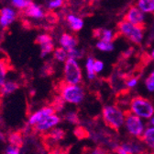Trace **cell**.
<instances>
[{
  "mask_svg": "<svg viewBox=\"0 0 154 154\" xmlns=\"http://www.w3.org/2000/svg\"><path fill=\"white\" fill-rule=\"evenodd\" d=\"M17 17V12L8 7L3 8L0 10V26L6 28L8 27L15 20Z\"/></svg>",
  "mask_w": 154,
  "mask_h": 154,
  "instance_id": "9c48e42d",
  "label": "cell"
},
{
  "mask_svg": "<svg viewBox=\"0 0 154 154\" xmlns=\"http://www.w3.org/2000/svg\"><path fill=\"white\" fill-rule=\"evenodd\" d=\"M96 47H97L99 50L101 51H105V52H109V51H113L114 50V45L112 43H104V42H99L96 44Z\"/></svg>",
  "mask_w": 154,
  "mask_h": 154,
  "instance_id": "f546056e",
  "label": "cell"
},
{
  "mask_svg": "<svg viewBox=\"0 0 154 154\" xmlns=\"http://www.w3.org/2000/svg\"><path fill=\"white\" fill-rule=\"evenodd\" d=\"M67 54H68V57L69 58H72V59H80L83 57V54L84 53L78 49H71V50H68L67 51Z\"/></svg>",
  "mask_w": 154,
  "mask_h": 154,
  "instance_id": "83f0119b",
  "label": "cell"
},
{
  "mask_svg": "<svg viewBox=\"0 0 154 154\" xmlns=\"http://www.w3.org/2000/svg\"><path fill=\"white\" fill-rule=\"evenodd\" d=\"M90 154H110V152L103 146H97L94 149H90Z\"/></svg>",
  "mask_w": 154,
  "mask_h": 154,
  "instance_id": "4dcf8cb0",
  "label": "cell"
},
{
  "mask_svg": "<svg viewBox=\"0 0 154 154\" xmlns=\"http://www.w3.org/2000/svg\"><path fill=\"white\" fill-rule=\"evenodd\" d=\"M53 56H54V58L57 61H60V62H66V60L68 59L67 51L64 48H63V47H58V48H56L54 50Z\"/></svg>",
  "mask_w": 154,
  "mask_h": 154,
  "instance_id": "ffe728a7",
  "label": "cell"
},
{
  "mask_svg": "<svg viewBox=\"0 0 154 154\" xmlns=\"http://www.w3.org/2000/svg\"><path fill=\"white\" fill-rule=\"evenodd\" d=\"M113 151H114L115 153H117V154H133V153H131L130 151H128L127 149H125L122 145H121V146H119V145L114 146Z\"/></svg>",
  "mask_w": 154,
  "mask_h": 154,
  "instance_id": "836d02e7",
  "label": "cell"
},
{
  "mask_svg": "<svg viewBox=\"0 0 154 154\" xmlns=\"http://www.w3.org/2000/svg\"><path fill=\"white\" fill-rule=\"evenodd\" d=\"M8 141L11 146L17 147V148H21L23 146V139L22 135L20 132H13L8 136Z\"/></svg>",
  "mask_w": 154,
  "mask_h": 154,
  "instance_id": "9a60e30c",
  "label": "cell"
},
{
  "mask_svg": "<svg viewBox=\"0 0 154 154\" xmlns=\"http://www.w3.org/2000/svg\"><path fill=\"white\" fill-rule=\"evenodd\" d=\"M73 134L74 136L78 139H86L90 138V133L88 131L87 128H85V126H76L73 130Z\"/></svg>",
  "mask_w": 154,
  "mask_h": 154,
  "instance_id": "ac0fdd59",
  "label": "cell"
},
{
  "mask_svg": "<svg viewBox=\"0 0 154 154\" xmlns=\"http://www.w3.org/2000/svg\"><path fill=\"white\" fill-rule=\"evenodd\" d=\"M93 37L99 39L100 42L104 43H112L114 42V34L112 31L102 29V28H96L93 30Z\"/></svg>",
  "mask_w": 154,
  "mask_h": 154,
  "instance_id": "30bf717a",
  "label": "cell"
},
{
  "mask_svg": "<svg viewBox=\"0 0 154 154\" xmlns=\"http://www.w3.org/2000/svg\"><path fill=\"white\" fill-rule=\"evenodd\" d=\"M146 23L134 26L127 21H119L117 24V32L125 36L130 42L140 45L143 39V31L146 30Z\"/></svg>",
  "mask_w": 154,
  "mask_h": 154,
  "instance_id": "6da1fadb",
  "label": "cell"
},
{
  "mask_svg": "<svg viewBox=\"0 0 154 154\" xmlns=\"http://www.w3.org/2000/svg\"><path fill=\"white\" fill-rule=\"evenodd\" d=\"M35 42L38 44L43 45V44H46L52 43V37L51 35H49V34H40V35L37 36Z\"/></svg>",
  "mask_w": 154,
  "mask_h": 154,
  "instance_id": "d4e9b609",
  "label": "cell"
},
{
  "mask_svg": "<svg viewBox=\"0 0 154 154\" xmlns=\"http://www.w3.org/2000/svg\"><path fill=\"white\" fill-rule=\"evenodd\" d=\"M151 58H152V60H154V50L151 53Z\"/></svg>",
  "mask_w": 154,
  "mask_h": 154,
  "instance_id": "74e56055",
  "label": "cell"
},
{
  "mask_svg": "<svg viewBox=\"0 0 154 154\" xmlns=\"http://www.w3.org/2000/svg\"><path fill=\"white\" fill-rule=\"evenodd\" d=\"M6 140V137H5V135L0 131V141H5Z\"/></svg>",
  "mask_w": 154,
  "mask_h": 154,
  "instance_id": "8d00e7d4",
  "label": "cell"
},
{
  "mask_svg": "<svg viewBox=\"0 0 154 154\" xmlns=\"http://www.w3.org/2000/svg\"><path fill=\"white\" fill-rule=\"evenodd\" d=\"M104 67V64L103 62H101L100 60H94V73H98L100 72Z\"/></svg>",
  "mask_w": 154,
  "mask_h": 154,
  "instance_id": "e575fe53",
  "label": "cell"
},
{
  "mask_svg": "<svg viewBox=\"0 0 154 154\" xmlns=\"http://www.w3.org/2000/svg\"><path fill=\"white\" fill-rule=\"evenodd\" d=\"M48 136L53 140V141H59L62 140L65 138L66 136V133L63 129L62 128H52L50 132V134Z\"/></svg>",
  "mask_w": 154,
  "mask_h": 154,
  "instance_id": "e0dca14e",
  "label": "cell"
},
{
  "mask_svg": "<svg viewBox=\"0 0 154 154\" xmlns=\"http://www.w3.org/2000/svg\"><path fill=\"white\" fill-rule=\"evenodd\" d=\"M150 154H154V149H153V150L151 151V153H150Z\"/></svg>",
  "mask_w": 154,
  "mask_h": 154,
  "instance_id": "f35d334b",
  "label": "cell"
},
{
  "mask_svg": "<svg viewBox=\"0 0 154 154\" xmlns=\"http://www.w3.org/2000/svg\"><path fill=\"white\" fill-rule=\"evenodd\" d=\"M63 4H64V1H63V0H52V1H50L48 3V8L49 9L58 8L62 7Z\"/></svg>",
  "mask_w": 154,
  "mask_h": 154,
  "instance_id": "1f68e13d",
  "label": "cell"
},
{
  "mask_svg": "<svg viewBox=\"0 0 154 154\" xmlns=\"http://www.w3.org/2000/svg\"><path fill=\"white\" fill-rule=\"evenodd\" d=\"M8 72V65L5 61L0 60V90L6 83V77Z\"/></svg>",
  "mask_w": 154,
  "mask_h": 154,
  "instance_id": "44dd1931",
  "label": "cell"
},
{
  "mask_svg": "<svg viewBox=\"0 0 154 154\" xmlns=\"http://www.w3.org/2000/svg\"><path fill=\"white\" fill-rule=\"evenodd\" d=\"M6 154H20L19 149L14 146H8L6 149Z\"/></svg>",
  "mask_w": 154,
  "mask_h": 154,
  "instance_id": "d590c367",
  "label": "cell"
},
{
  "mask_svg": "<svg viewBox=\"0 0 154 154\" xmlns=\"http://www.w3.org/2000/svg\"><path fill=\"white\" fill-rule=\"evenodd\" d=\"M24 15L33 18H42L45 16V13L42 8L40 5L32 3L28 8L24 10Z\"/></svg>",
  "mask_w": 154,
  "mask_h": 154,
  "instance_id": "7c38bea8",
  "label": "cell"
},
{
  "mask_svg": "<svg viewBox=\"0 0 154 154\" xmlns=\"http://www.w3.org/2000/svg\"><path fill=\"white\" fill-rule=\"evenodd\" d=\"M143 154H150V153H149V152L147 151V152H145V153H143Z\"/></svg>",
  "mask_w": 154,
  "mask_h": 154,
  "instance_id": "ab89813d",
  "label": "cell"
},
{
  "mask_svg": "<svg viewBox=\"0 0 154 154\" xmlns=\"http://www.w3.org/2000/svg\"><path fill=\"white\" fill-rule=\"evenodd\" d=\"M53 50H54L53 43H50V44H46L41 45V56L42 57H45L47 54H51Z\"/></svg>",
  "mask_w": 154,
  "mask_h": 154,
  "instance_id": "4316f807",
  "label": "cell"
},
{
  "mask_svg": "<svg viewBox=\"0 0 154 154\" xmlns=\"http://www.w3.org/2000/svg\"><path fill=\"white\" fill-rule=\"evenodd\" d=\"M64 119L67 122H69V123H71L72 125L73 124L74 125H78L81 122V120L79 118V115L77 114V113H75V112H68V113H66L65 115H64Z\"/></svg>",
  "mask_w": 154,
  "mask_h": 154,
  "instance_id": "603a6c76",
  "label": "cell"
},
{
  "mask_svg": "<svg viewBox=\"0 0 154 154\" xmlns=\"http://www.w3.org/2000/svg\"><path fill=\"white\" fill-rule=\"evenodd\" d=\"M145 84L147 89L149 91H154V71H152L145 80Z\"/></svg>",
  "mask_w": 154,
  "mask_h": 154,
  "instance_id": "f1b7e54d",
  "label": "cell"
},
{
  "mask_svg": "<svg viewBox=\"0 0 154 154\" xmlns=\"http://www.w3.org/2000/svg\"><path fill=\"white\" fill-rule=\"evenodd\" d=\"M60 44H62L63 48L68 51L75 48V46L78 44V39L69 33H63L60 38Z\"/></svg>",
  "mask_w": 154,
  "mask_h": 154,
  "instance_id": "8fae6325",
  "label": "cell"
},
{
  "mask_svg": "<svg viewBox=\"0 0 154 154\" xmlns=\"http://www.w3.org/2000/svg\"><path fill=\"white\" fill-rule=\"evenodd\" d=\"M67 22L69 23L71 29L73 31H79L82 30L84 26V21L82 18H77L74 15H68L67 16Z\"/></svg>",
  "mask_w": 154,
  "mask_h": 154,
  "instance_id": "4fadbf2b",
  "label": "cell"
},
{
  "mask_svg": "<svg viewBox=\"0 0 154 154\" xmlns=\"http://www.w3.org/2000/svg\"><path fill=\"white\" fill-rule=\"evenodd\" d=\"M138 7L142 12L154 11V0H140L138 2Z\"/></svg>",
  "mask_w": 154,
  "mask_h": 154,
  "instance_id": "d6986e66",
  "label": "cell"
},
{
  "mask_svg": "<svg viewBox=\"0 0 154 154\" xmlns=\"http://www.w3.org/2000/svg\"><path fill=\"white\" fill-rule=\"evenodd\" d=\"M124 21H127L128 23H132V25L137 26V25H141L144 22V15L143 13L136 7H130L127 13H125L123 17Z\"/></svg>",
  "mask_w": 154,
  "mask_h": 154,
  "instance_id": "52a82bcc",
  "label": "cell"
},
{
  "mask_svg": "<svg viewBox=\"0 0 154 154\" xmlns=\"http://www.w3.org/2000/svg\"><path fill=\"white\" fill-rule=\"evenodd\" d=\"M33 2L30 0H12L11 4L14 8L18 9H26L28 8Z\"/></svg>",
  "mask_w": 154,
  "mask_h": 154,
  "instance_id": "7402d4cb",
  "label": "cell"
},
{
  "mask_svg": "<svg viewBox=\"0 0 154 154\" xmlns=\"http://www.w3.org/2000/svg\"><path fill=\"white\" fill-rule=\"evenodd\" d=\"M102 115L104 124L110 129L119 133L124 123V115L120 109L114 105L104 106L102 110Z\"/></svg>",
  "mask_w": 154,
  "mask_h": 154,
  "instance_id": "7a4b0ae2",
  "label": "cell"
},
{
  "mask_svg": "<svg viewBox=\"0 0 154 154\" xmlns=\"http://www.w3.org/2000/svg\"><path fill=\"white\" fill-rule=\"evenodd\" d=\"M94 60L92 57H89L86 62V70H87V76L90 80H94L95 77V73L94 71Z\"/></svg>",
  "mask_w": 154,
  "mask_h": 154,
  "instance_id": "484cf974",
  "label": "cell"
},
{
  "mask_svg": "<svg viewBox=\"0 0 154 154\" xmlns=\"http://www.w3.org/2000/svg\"><path fill=\"white\" fill-rule=\"evenodd\" d=\"M139 139L147 144L149 148L154 149V128L148 127Z\"/></svg>",
  "mask_w": 154,
  "mask_h": 154,
  "instance_id": "5bb4252c",
  "label": "cell"
},
{
  "mask_svg": "<svg viewBox=\"0 0 154 154\" xmlns=\"http://www.w3.org/2000/svg\"><path fill=\"white\" fill-rule=\"evenodd\" d=\"M64 81L70 85H77L82 81V69L74 59L68 58L63 69Z\"/></svg>",
  "mask_w": 154,
  "mask_h": 154,
  "instance_id": "5b68a950",
  "label": "cell"
},
{
  "mask_svg": "<svg viewBox=\"0 0 154 154\" xmlns=\"http://www.w3.org/2000/svg\"><path fill=\"white\" fill-rule=\"evenodd\" d=\"M126 120V126L132 136L140 139L142 136L143 132V124L139 116L132 114L130 110H125L123 113Z\"/></svg>",
  "mask_w": 154,
  "mask_h": 154,
  "instance_id": "8992f818",
  "label": "cell"
},
{
  "mask_svg": "<svg viewBox=\"0 0 154 154\" xmlns=\"http://www.w3.org/2000/svg\"><path fill=\"white\" fill-rule=\"evenodd\" d=\"M46 18L50 23H57L58 21H59V16L55 12H49L46 15Z\"/></svg>",
  "mask_w": 154,
  "mask_h": 154,
  "instance_id": "d6a6232c",
  "label": "cell"
},
{
  "mask_svg": "<svg viewBox=\"0 0 154 154\" xmlns=\"http://www.w3.org/2000/svg\"><path fill=\"white\" fill-rule=\"evenodd\" d=\"M42 118H44V116H43V114H42L41 110L38 111V112H35L34 113H32L30 115L29 118V125L34 126L35 125H37L38 122H40Z\"/></svg>",
  "mask_w": 154,
  "mask_h": 154,
  "instance_id": "cb8c5ba5",
  "label": "cell"
},
{
  "mask_svg": "<svg viewBox=\"0 0 154 154\" xmlns=\"http://www.w3.org/2000/svg\"><path fill=\"white\" fill-rule=\"evenodd\" d=\"M60 121H61L60 117L57 116L56 114L50 115V116H46V117L42 118L37 125H35L34 129L38 132H44V131L55 126L57 124L60 123Z\"/></svg>",
  "mask_w": 154,
  "mask_h": 154,
  "instance_id": "ba28073f",
  "label": "cell"
},
{
  "mask_svg": "<svg viewBox=\"0 0 154 154\" xmlns=\"http://www.w3.org/2000/svg\"><path fill=\"white\" fill-rule=\"evenodd\" d=\"M59 90L62 99L70 103H80L85 98V91L83 88L77 85H70L64 80L59 83Z\"/></svg>",
  "mask_w": 154,
  "mask_h": 154,
  "instance_id": "3957f363",
  "label": "cell"
},
{
  "mask_svg": "<svg viewBox=\"0 0 154 154\" xmlns=\"http://www.w3.org/2000/svg\"><path fill=\"white\" fill-rule=\"evenodd\" d=\"M130 111L136 113L138 116L149 118L154 114V106L152 103L142 96H135L130 102Z\"/></svg>",
  "mask_w": 154,
  "mask_h": 154,
  "instance_id": "277c9868",
  "label": "cell"
},
{
  "mask_svg": "<svg viewBox=\"0 0 154 154\" xmlns=\"http://www.w3.org/2000/svg\"><path fill=\"white\" fill-rule=\"evenodd\" d=\"M18 88H19L18 83H17L16 81L9 80V81H6V83L3 85L0 91H1V93L3 95H8L10 93H13L14 91H16Z\"/></svg>",
  "mask_w": 154,
  "mask_h": 154,
  "instance_id": "2e32d148",
  "label": "cell"
}]
</instances>
